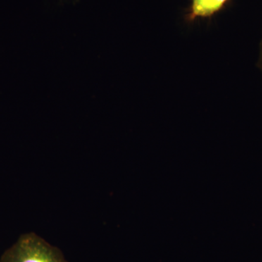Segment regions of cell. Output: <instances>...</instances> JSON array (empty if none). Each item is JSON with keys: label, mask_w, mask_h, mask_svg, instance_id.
I'll list each match as a JSON object with an SVG mask.
<instances>
[{"label": "cell", "mask_w": 262, "mask_h": 262, "mask_svg": "<svg viewBox=\"0 0 262 262\" xmlns=\"http://www.w3.org/2000/svg\"><path fill=\"white\" fill-rule=\"evenodd\" d=\"M0 262H68L58 248L34 233L22 234L6 250Z\"/></svg>", "instance_id": "1"}, {"label": "cell", "mask_w": 262, "mask_h": 262, "mask_svg": "<svg viewBox=\"0 0 262 262\" xmlns=\"http://www.w3.org/2000/svg\"><path fill=\"white\" fill-rule=\"evenodd\" d=\"M230 0H190L185 20L191 24L201 19L211 18L227 6Z\"/></svg>", "instance_id": "2"}, {"label": "cell", "mask_w": 262, "mask_h": 262, "mask_svg": "<svg viewBox=\"0 0 262 262\" xmlns=\"http://www.w3.org/2000/svg\"><path fill=\"white\" fill-rule=\"evenodd\" d=\"M258 67L262 72V37L259 46V55H258Z\"/></svg>", "instance_id": "3"}]
</instances>
